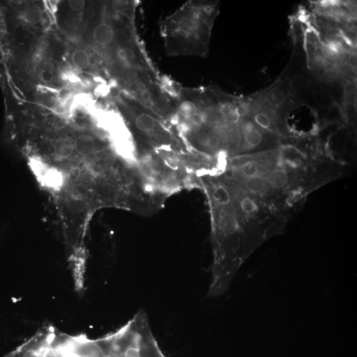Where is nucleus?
Returning a JSON list of instances; mask_svg holds the SVG:
<instances>
[{"mask_svg": "<svg viewBox=\"0 0 357 357\" xmlns=\"http://www.w3.org/2000/svg\"><path fill=\"white\" fill-rule=\"evenodd\" d=\"M214 10L207 4L189 2L166 19L162 34L168 54L205 55L209 45Z\"/></svg>", "mask_w": 357, "mask_h": 357, "instance_id": "f257e3e1", "label": "nucleus"}, {"mask_svg": "<svg viewBox=\"0 0 357 357\" xmlns=\"http://www.w3.org/2000/svg\"><path fill=\"white\" fill-rule=\"evenodd\" d=\"M89 357H167L144 310L119 330L96 339Z\"/></svg>", "mask_w": 357, "mask_h": 357, "instance_id": "f03ea898", "label": "nucleus"}, {"mask_svg": "<svg viewBox=\"0 0 357 357\" xmlns=\"http://www.w3.org/2000/svg\"><path fill=\"white\" fill-rule=\"evenodd\" d=\"M134 115V124L140 133L149 137L163 135L165 131L152 111L140 104Z\"/></svg>", "mask_w": 357, "mask_h": 357, "instance_id": "7ed1b4c3", "label": "nucleus"}, {"mask_svg": "<svg viewBox=\"0 0 357 357\" xmlns=\"http://www.w3.org/2000/svg\"><path fill=\"white\" fill-rule=\"evenodd\" d=\"M115 30L110 24L106 22H102L94 28L93 40L99 45L103 47L110 45L115 40Z\"/></svg>", "mask_w": 357, "mask_h": 357, "instance_id": "20e7f679", "label": "nucleus"}, {"mask_svg": "<svg viewBox=\"0 0 357 357\" xmlns=\"http://www.w3.org/2000/svg\"><path fill=\"white\" fill-rule=\"evenodd\" d=\"M74 149L78 154L82 156H89L95 152V139L89 135H79L74 142Z\"/></svg>", "mask_w": 357, "mask_h": 357, "instance_id": "39448f33", "label": "nucleus"}, {"mask_svg": "<svg viewBox=\"0 0 357 357\" xmlns=\"http://www.w3.org/2000/svg\"><path fill=\"white\" fill-rule=\"evenodd\" d=\"M75 150L74 143L67 138H60L54 144V152L57 157L62 159L71 156Z\"/></svg>", "mask_w": 357, "mask_h": 357, "instance_id": "423d86ee", "label": "nucleus"}, {"mask_svg": "<svg viewBox=\"0 0 357 357\" xmlns=\"http://www.w3.org/2000/svg\"><path fill=\"white\" fill-rule=\"evenodd\" d=\"M267 181L273 189H282L287 185L288 175L285 170L277 169L271 172L267 177Z\"/></svg>", "mask_w": 357, "mask_h": 357, "instance_id": "0eeeda50", "label": "nucleus"}, {"mask_svg": "<svg viewBox=\"0 0 357 357\" xmlns=\"http://www.w3.org/2000/svg\"><path fill=\"white\" fill-rule=\"evenodd\" d=\"M286 98V93L283 89L279 87H275L267 94L266 101L271 106L279 107L285 102Z\"/></svg>", "mask_w": 357, "mask_h": 357, "instance_id": "6e6552de", "label": "nucleus"}, {"mask_svg": "<svg viewBox=\"0 0 357 357\" xmlns=\"http://www.w3.org/2000/svg\"><path fill=\"white\" fill-rule=\"evenodd\" d=\"M72 63L79 70H85L89 67L90 60L87 52L84 50H76L72 56Z\"/></svg>", "mask_w": 357, "mask_h": 357, "instance_id": "1a4fd4ad", "label": "nucleus"}, {"mask_svg": "<svg viewBox=\"0 0 357 357\" xmlns=\"http://www.w3.org/2000/svg\"><path fill=\"white\" fill-rule=\"evenodd\" d=\"M266 185L265 179L259 175L247 178L245 183L246 189L254 194H259L264 191Z\"/></svg>", "mask_w": 357, "mask_h": 357, "instance_id": "9d476101", "label": "nucleus"}, {"mask_svg": "<svg viewBox=\"0 0 357 357\" xmlns=\"http://www.w3.org/2000/svg\"><path fill=\"white\" fill-rule=\"evenodd\" d=\"M24 17L28 23L31 24V25H37L42 21L43 12L39 6H31L25 10Z\"/></svg>", "mask_w": 357, "mask_h": 357, "instance_id": "9b49d317", "label": "nucleus"}, {"mask_svg": "<svg viewBox=\"0 0 357 357\" xmlns=\"http://www.w3.org/2000/svg\"><path fill=\"white\" fill-rule=\"evenodd\" d=\"M262 133L252 126H247L245 134V141L250 147H255L259 146L262 142Z\"/></svg>", "mask_w": 357, "mask_h": 357, "instance_id": "f8f14e48", "label": "nucleus"}, {"mask_svg": "<svg viewBox=\"0 0 357 357\" xmlns=\"http://www.w3.org/2000/svg\"><path fill=\"white\" fill-rule=\"evenodd\" d=\"M290 88L296 93H302L305 91L309 86V80L306 76L297 75L291 79Z\"/></svg>", "mask_w": 357, "mask_h": 357, "instance_id": "ddd939ff", "label": "nucleus"}, {"mask_svg": "<svg viewBox=\"0 0 357 357\" xmlns=\"http://www.w3.org/2000/svg\"><path fill=\"white\" fill-rule=\"evenodd\" d=\"M213 198L216 203L221 205H226L231 200L229 190L222 185H218L215 188L213 192Z\"/></svg>", "mask_w": 357, "mask_h": 357, "instance_id": "4468645a", "label": "nucleus"}, {"mask_svg": "<svg viewBox=\"0 0 357 357\" xmlns=\"http://www.w3.org/2000/svg\"><path fill=\"white\" fill-rule=\"evenodd\" d=\"M241 209L246 214H252L258 210L257 203L250 197H244L240 203Z\"/></svg>", "mask_w": 357, "mask_h": 357, "instance_id": "2eb2a0df", "label": "nucleus"}, {"mask_svg": "<svg viewBox=\"0 0 357 357\" xmlns=\"http://www.w3.org/2000/svg\"><path fill=\"white\" fill-rule=\"evenodd\" d=\"M252 161H254V158L250 155H239L232 159L231 165L234 168L242 169Z\"/></svg>", "mask_w": 357, "mask_h": 357, "instance_id": "dca6fc26", "label": "nucleus"}, {"mask_svg": "<svg viewBox=\"0 0 357 357\" xmlns=\"http://www.w3.org/2000/svg\"><path fill=\"white\" fill-rule=\"evenodd\" d=\"M254 120L258 126L264 129L269 128L271 126L270 119L268 116L263 113H257L254 117Z\"/></svg>", "mask_w": 357, "mask_h": 357, "instance_id": "f3484780", "label": "nucleus"}, {"mask_svg": "<svg viewBox=\"0 0 357 357\" xmlns=\"http://www.w3.org/2000/svg\"><path fill=\"white\" fill-rule=\"evenodd\" d=\"M242 170L243 175L247 178H249L257 175L258 166L255 162L252 161L242 168Z\"/></svg>", "mask_w": 357, "mask_h": 357, "instance_id": "a211bd4d", "label": "nucleus"}, {"mask_svg": "<svg viewBox=\"0 0 357 357\" xmlns=\"http://www.w3.org/2000/svg\"><path fill=\"white\" fill-rule=\"evenodd\" d=\"M69 6L74 12H81L85 8V2L82 0H72L69 2Z\"/></svg>", "mask_w": 357, "mask_h": 357, "instance_id": "6ab92c4d", "label": "nucleus"}]
</instances>
